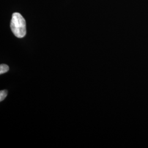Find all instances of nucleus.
Listing matches in <instances>:
<instances>
[{
    "instance_id": "obj_1",
    "label": "nucleus",
    "mask_w": 148,
    "mask_h": 148,
    "mask_svg": "<svg viewBox=\"0 0 148 148\" xmlns=\"http://www.w3.org/2000/svg\"><path fill=\"white\" fill-rule=\"evenodd\" d=\"M11 29L13 34L18 38L24 37L27 33L26 22L19 13H14L11 21Z\"/></svg>"
},
{
    "instance_id": "obj_2",
    "label": "nucleus",
    "mask_w": 148,
    "mask_h": 148,
    "mask_svg": "<svg viewBox=\"0 0 148 148\" xmlns=\"http://www.w3.org/2000/svg\"><path fill=\"white\" fill-rule=\"evenodd\" d=\"M9 66L6 64H1L0 65V74H5L9 70Z\"/></svg>"
},
{
    "instance_id": "obj_3",
    "label": "nucleus",
    "mask_w": 148,
    "mask_h": 148,
    "mask_svg": "<svg viewBox=\"0 0 148 148\" xmlns=\"http://www.w3.org/2000/svg\"><path fill=\"white\" fill-rule=\"evenodd\" d=\"M7 90H2L0 92V101H3L7 95Z\"/></svg>"
}]
</instances>
